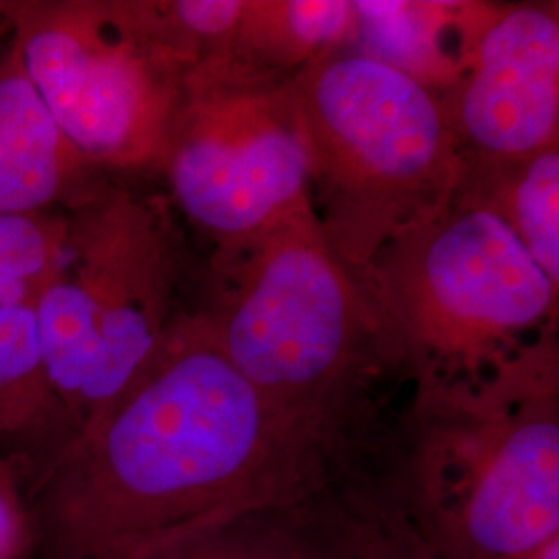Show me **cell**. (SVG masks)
Segmentation results:
<instances>
[{"mask_svg": "<svg viewBox=\"0 0 559 559\" xmlns=\"http://www.w3.org/2000/svg\"><path fill=\"white\" fill-rule=\"evenodd\" d=\"M29 547L32 535L20 485L0 464V559H27Z\"/></svg>", "mask_w": 559, "mask_h": 559, "instance_id": "e0dca14e", "label": "cell"}, {"mask_svg": "<svg viewBox=\"0 0 559 559\" xmlns=\"http://www.w3.org/2000/svg\"><path fill=\"white\" fill-rule=\"evenodd\" d=\"M325 242L365 276L400 233L436 214L464 158L429 85L371 55L328 52L288 75Z\"/></svg>", "mask_w": 559, "mask_h": 559, "instance_id": "277c9868", "label": "cell"}, {"mask_svg": "<svg viewBox=\"0 0 559 559\" xmlns=\"http://www.w3.org/2000/svg\"><path fill=\"white\" fill-rule=\"evenodd\" d=\"M62 214L0 216V309L32 305L62 251Z\"/></svg>", "mask_w": 559, "mask_h": 559, "instance_id": "2e32d148", "label": "cell"}, {"mask_svg": "<svg viewBox=\"0 0 559 559\" xmlns=\"http://www.w3.org/2000/svg\"><path fill=\"white\" fill-rule=\"evenodd\" d=\"M158 168L221 249L309 205V158L286 75L218 55L182 81Z\"/></svg>", "mask_w": 559, "mask_h": 559, "instance_id": "ba28073f", "label": "cell"}, {"mask_svg": "<svg viewBox=\"0 0 559 559\" xmlns=\"http://www.w3.org/2000/svg\"><path fill=\"white\" fill-rule=\"evenodd\" d=\"M11 38L92 168L158 166L185 75L145 0H13Z\"/></svg>", "mask_w": 559, "mask_h": 559, "instance_id": "52a82bcc", "label": "cell"}, {"mask_svg": "<svg viewBox=\"0 0 559 559\" xmlns=\"http://www.w3.org/2000/svg\"><path fill=\"white\" fill-rule=\"evenodd\" d=\"M64 218L57 267L32 307L73 440L140 380L177 320L170 242L150 203L120 189L94 191Z\"/></svg>", "mask_w": 559, "mask_h": 559, "instance_id": "5b68a950", "label": "cell"}, {"mask_svg": "<svg viewBox=\"0 0 559 559\" xmlns=\"http://www.w3.org/2000/svg\"><path fill=\"white\" fill-rule=\"evenodd\" d=\"M359 443L282 411L224 359L200 318L23 491L27 559H141L214 524L313 500Z\"/></svg>", "mask_w": 559, "mask_h": 559, "instance_id": "6da1fadb", "label": "cell"}, {"mask_svg": "<svg viewBox=\"0 0 559 559\" xmlns=\"http://www.w3.org/2000/svg\"><path fill=\"white\" fill-rule=\"evenodd\" d=\"M32 305L0 309V441L23 452L21 491L71 441L46 378Z\"/></svg>", "mask_w": 559, "mask_h": 559, "instance_id": "8fae6325", "label": "cell"}, {"mask_svg": "<svg viewBox=\"0 0 559 559\" xmlns=\"http://www.w3.org/2000/svg\"><path fill=\"white\" fill-rule=\"evenodd\" d=\"M318 498L226 520L141 559H328Z\"/></svg>", "mask_w": 559, "mask_h": 559, "instance_id": "9a60e30c", "label": "cell"}, {"mask_svg": "<svg viewBox=\"0 0 559 559\" xmlns=\"http://www.w3.org/2000/svg\"><path fill=\"white\" fill-rule=\"evenodd\" d=\"M328 559H440L394 487L362 462L318 498Z\"/></svg>", "mask_w": 559, "mask_h": 559, "instance_id": "7c38bea8", "label": "cell"}, {"mask_svg": "<svg viewBox=\"0 0 559 559\" xmlns=\"http://www.w3.org/2000/svg\"><path fill=\"white\" fill-rule=\"evenodd\" d=\"M359 32L355 2H245L242 20L226 55L282 75L338 50Z\"/></svg>", "mask_w": 559, "mask_h": 559, "instance_id": "4fadbf2b", "label": "cell"}, {"mask_svg": "<svg viewBox=\"0 0 559 559\" xmlns=\"http://www.w3.org/2000/svg\"><path fill=\"white\" fill-rule=\"evenodd\" d=\"M462 182L498 212L559 286V145L519 162H464Z\"/></svg>", "mask_w": 559, "mask_h": 559, "instance_id": "5bb4252c", "label": "cell"}, {"mask_svg": "<svg viewBox=\"0 0 559 559\" xmlns=\"http://www.w3.org/2000/svg\"><path fill=\"white\" fill-rule=\"evenodd\" d=\"M531 559H559V537L558 539L545 543Z\"/></svg>", "mask_w": 559, "mask_h": 559, "instance_id": "d6986e66", "label": "cell"}, {"mask_svg": "<svg viewBox=\"0 0 559 559\" xmlns=\"http://www.w3.org/2000/svg\"><path fill=\"white\" fill-rule=\"evenodd\" d=\"M90 170L41 100L9 36L0 44V216L75 207L94 193Z\"/></svg>", "mask_w": 559, "mask_h": 559, "instance_id": "30bf717a", "label": "cell"}, {"mask_svg": "<svg viewBox=\"0 0 559 559\" xmlns=\"http://www.w3.org/2000/svg\"><path fill=\"white\" fill-rule=\"evenodd\" d=\"M221 251L218 300L200 316L205 334L282 411L359 443L390 336L311 203Z\"/></svg>", "mask_w": 559, "mask_h": 559, "instance_id": "3957f363", "label": "cell"}, {"mask_svg": "<svg viewBox=\"0 0 559 559\" xmlns=\"http://www.w3.org/2000/svg\"><path fill=\"white\" fill-rule=\"evenodd\" d=\"M11 7L13 0H0V44L11 36Z\"/></svg>", "mask_w": 559, "mask_h": 559, "instance_id": "ac0fdd59", "label": "cell"}, {"mask_svg": "<svg viewBox=\"0 0 559 559\" xmlns=\"http://www.w3.org/2000/svg\"><path fill=\"white\" fill-rule=\"evenodd\" d=\"M365 278L388 336L420 362V381L471 378L528 348L519 340L558 305L514 230L462 180L436 214L381 249Z\"/></svg>", "mask_w": 559, "mask_h": 559, "instance_id": "8992f818", "label": "cell"}, {"mask_svg": "<svg viewBox=\"0 0 559 559\" xmlns=\"http://www.w3.org/2000/svg\"><path fill=\"white\" fill-rule=\"evenodd\" d=\"M441 110L464 162H519L558 145V9L477 11Z\"/></svg>", "mask_w": 559, "mask_h": 559, "instance_id": "9c48e42d", "label": "cell"}, {"mask_svg": "<svg viewBox=\"0 0 559 559\" xmlns=\"http://www.w3.org/2000/svg\"><path fill=\"white\" fill-rule=\"evenodd\" d=\"M381 473L440 559H531L558 539L549 338L471 378L420 381L408 448Z\"/></svg>", "mask_w": 559, "mask_h": 559, "instance_id": "7a4b0ae2", "label": "cell"}]
</instances>
